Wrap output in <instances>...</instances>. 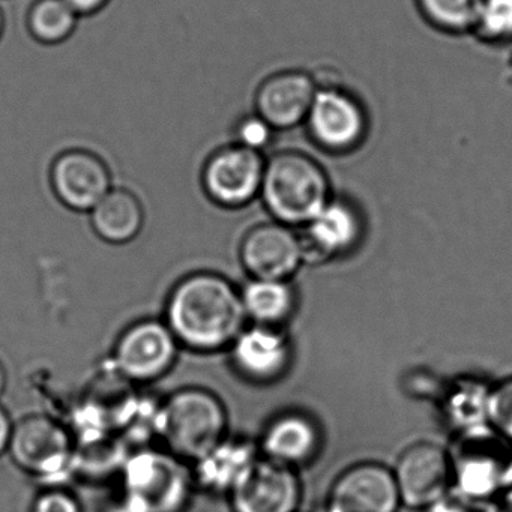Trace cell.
<instances>
[{"mask_svg":"<svg viewBox=\"0 0 512 512\" xmlns=\"http://www.w3.org/2000/svg\"><path fill=\"white\" fill-rule=\"evenodd\" d=\"M400 503L392 470L361 463L338 476L322 512H397Z\"/></svg>","mask_w":512,"mask_h":512,"instance_id":"8fae6325","label":"cell"},{"mask_svg":"<svg viewBox=\"0 0 512 512\" xmlns=\"http://www.w3.org/2000/svg\"><path fill=\"white\" fill-rule=\"evenodd\" d=\"M266 158L238 143L224 146L203 167V188L212 202L241 208L260 196Z\"/></svg>","mask_w":512,"mask_h":512,"instance_id":"52a82bcc","label":"cell"},{"mask_svg":"<svg viewBox=\"0 0 512 512\" xmlns=\"http://www.w3.org/2000/svg\"><path fill=\"white\" fill-rule=\"evenodd\" d=\"M319 448V427L304 413L289 412L278 416L269 422L262 437L265 458L292 469L313 460Z\"/></svg>","mask_w":512,"mask_h":512,"instance_id":"ac0fdd59","label":"cell"},{"mask_svg":"<svg viewBox=\"0 0 512 512\" xmlns=\"http://www.w3.org/2000/svg\"><path fill=\"white\" fill-rule=\"evenodd\" d=\"M425 22L445 34L473 32L482 0H415Z\"/></svg>","mask_w":512,"mask_h":512,"instance_id":"603a6c76","label":"cell"},{"mask_svg":"<svg viewBox=\"0 0 512 512\" xmlns=\"http://www.w3.org/2000/svg\"><path fill=\"white\" fill-rule=\"evenodd\" d=\"M13 422H11L10 415L7 410L0 406V455L8 452L10 446L11 434H13Z\"/></svg>","mask_w":512,"mask_h":512,"instance_id":"1f68e13d","label":"cell"},{"mask_svg":"<svg viewBox=\"0 0 512 512\" xmlns=\"http://www.w3.org/2000/svg\"><path fill=\"white\" fill-rule=\"evenodd\" d=\"M79 16H89V14L97 13L103 10L109 0H65Z\"/></svg>","mask_w":512,"mask_h":512,"instance_id":"f546056e","label":"cell"},{"mask_svg":"<svg viewBox=\"0 0 512 512\" xmlns=\"http://www.w3.org/2000/svg\"><path fill=\"white\" fill-rule=\"evenodd\" d=\"M401 503L425 509L451 488L449 455L433 443L410 446L392 470Z\"/></svg>","mask_w":512,"mask_h":512,"instance_id":"7c38bea8","label":"cell"},{"mask_svg":"<svg viewBox=\"0 0 512 512\" xmlns=\"http://www.w3.org/2000/svg\"><path fill=\"white\" fill-rule=\"evenodd\" d=\"M32 512H82V506L73 494L61 488H53L35 499Z\"/></svg>","mask_w":512,"mask_h":512,"instance_id":"83f0119b","label":"cell"},{"mask_svg":"<svg viewBox=\"0 0 512 512\" xmlns=\"http://www.w3.org/2000/svg\"><path fill=\"white\" fill-rule=\"evenodd\" d=\"M488 424L503 439L512 443V379L491 388Z\"/></svg>","mask_w":512,"mask_h":512,"instance_id":"4316f807","label":"cell"},{"mask_svg":"<svg viewBox=\"0 0 512 512\" xmlns=\"http://www.w3.org/2000/svg\"><path fill=\"white\" fill-rule=\"evenodd\" d=\"M241 260L253 278L289 280L304 262L301 236L278 221L260 224L242 241Z\"/></svg>","mask_w":512,"mask_h":512,"instance_id":"5bb4252c","label":"cell"},{"mask_svg":"<svg viewBox=\"0 0 512 512\" xmlns=\"http://www.w3.org/2000/svg\"><path fill=\"white\" fill-rule=\"evenodd\" d=\"M7 382V370H5L4 364L0 362V397H2V394H4L5 392V389H7Z\"/></svg>","mask_w":512,"mask_h":512,"instance_id":"d6a6232c","label":"cell"},{"mask_svg":"<svg viewBox=\"0 0 512 512\" xmlns=\"http://www.w3.org/2000/svg\"><path fill=\"white\" fill-rule=\"evenodd\" d=\"M95 233L110 244L133 241L145 223V212L136 194L112 188L91 211Z\"/></svg>","mask_w":512,"mask_h":512,"instance_id":"ffe728a7","label":"cell"},{"mask_svg":"<svg viewBox=\"0 0 512 512\" xmlns=\"http://www.w3.org/2000/svg\"><path fill=\"white\" fill-rule=\"evenodd\" d=\"M155 427L169 452L196 463L226 439L227 413L212 392L182 389L158 410Z\"/></svg>","mask_w":512,"mask_h":512,"instance_id":"3957f363","label":"cell"},{"mask_svg":"<svg viewBox=\"0 0 512 512\" xmlns=\"http://www.w3.org/2000/svg\"><path fill=\"white\" fill-rule=\"evenodd\" d=\"M491 388L478 379H461L445 394L443 413L449 424L460 431L476 430L488 424Z\"/></svg>","mask_w":512,"mask_h":512,"instance_id":"7402d4cb","label":"cell"},{"mask_svg":"<svg viewBox=\"0 0 512 512\" xmlns=\"http://www.w3.org/2000/svg\"><path fill=\"white\" fill-rule=\"evenodd\" d=\"M449 455L452 487L473 503L512 487V443L490 425L460 433Z\"/></svg>","mask_w":512,"mask_h":512,"instance_id":"277c9868","label":"cell"},{"mask_svg":"<svg viewBox=\"0 0 512 512\" xmlns=\"http://www.w3.org/2000/svg\"><path fill=\"white\" fill-rule=\"evenodd\" d=\"M473 32L487 43H511L512 0H482Z\"/></svg>","mask_w":512,"mask_h":512,"instance_id":"d4e9b609","label":"cell"},{"mask_svg":"<svg viewBox=\"0 0 512 512\" xmlns=\"http://www.w3.org/2000/svg\"><path fill=\"white\" fill-rule=\"evenodd\" d=\"M485 512H512V487L488 500Z\"/></svg>","mask_w":512,"mask_h":512,"instance_id":"4dcf8cb0","label":"cell"},{"mask_svg":"<svg viewBox=\"0 0 512 512\" xmlns=\"http://www.w3.org/2000/svg\"><path fill=\"white\" fill-rule=\"evenodd\" d=\"M260 197L278 223L307 226L332 199L328 173L319 161L299 151L266 158Z\"/></svg>","mask_w":512,"mask_h":512,"instance_id":"7a4b0ae2","label":"cell"},{"mask_svg":"<svg viewBox=\"0 0 512 512\" xmlns=\"http://www.w3.org/2000/svg\"><path fill=\"white\" fill-rule=\"evenodd\" d=\"M178 344L172 329L160 320H143L128 328L115 347L116 368L134 382H149L175 364Z\"/></svg>","mask_w":512,"mask_h":512,"instance_id":"9c48e42d","label":"cell"},{"mask_svg":"<svg viewBox=\"0 0 512 512\" xmlns=\"http://www.w3.org/2000/svg\"><path fill=\"white\" fill-rule=\"evenodd\" d=\"M79 17L65 0H37L29 13V29L40 43L58 44L73 34Z\"/></svg>","mask_w":512,"mask_h":512,"instance_id":"cb8c5ba5","label":"cell"},{"mask_svg":"<svg viewBox=\"0 0 512 512\" xmlns=\"http://www.w3.org/2000/svg\"><path fill=\"white\" fill-rule=\"evenodd\" d=\"M475 503L467 499L466 496L455 490L454 487L449 488L443 493L439 499L434 500L428 508L427 512H473Z\"/></svg>","mask_w":512,"mask_h":512,"instance_id":"f1b7e54d","label":"cell"},{"mask_svg":"<svg viewBox=\"0 0 512 512\" xmlns=\"http://www.w3.org/2000/svg\"><path fill=\"white\" fill-rule=\"evenodd\" d=\"M319 83L301 70L280 71L269 76L257 89L256 113L275 131H287L305 124Z\"/></svg>","mask_w":512,"mask_h":512,"instance_id":"9a60e30c","label":"cell"},{"mask_svg":"<svg viewBox=\"0 0 512 512\" xmlns=\"http://www.w3.org/2000/svg\"><path fill=\"white\" fill-rule=\"evenodd\" d=\"M229 494L233 512H298L302 488L292 467L263 457Z\"/></svg>","mask_w":512,"mask_h":512,"instance_id":"30bf717a","label":"cell"},{"mask_svg":"<svg viewBox=\"0 0 512 512\" xmlns=\"http://www.w3.org/2000/svg\"><path fill=\"white\" fill-rule=\"evenodd\" d=\"M302 236L304 262L320 263L355 247L362 232L361 217L352 203L332 197L307 224Z\"/></svg>","mask_w":512,"mask_h":512,"instance_id":"2e32d148","label":"cell"},{"mask_svg":"<svg viewBox=\"0 0 512 512\" xmlns=\"http://www.w3.org/2000/svg\"><path fill=\"white\" fill-rule=\"evenodd\" d=\"M311 140L322 151L343 155L367 139V109L356 95L340 86H319L305 119Z\"/></svg>","mask_w":512,"mask_h":512,"instance_id":"8992f818","label":"cell"},{"mask_svg":"<svg viewBox=\"0 0 512 512\" xmlns=\"http://www.w3.org/2000/svg\"><path fill=\"white\" fill-rule=\"evenodd\" d=\"M241 296L248 319L256 325L278 328L295 310V292L287 280L253 278Z\"/></svg>","mask_w":512,"mask_h":512,"instance_id":"44dd1931","label":"cell"},{"mask_svg":"<svg viewBox=\"0 0 512 512\" xmlns=\"http://www.w3.org/2000/svg\"><path fill=\"white\" fill-rule=\"evenodd\" d=\"M230 347L236 370L254 382H272L283 376L292 355L286 335L272 326L245 328Z\"/></svg>","mask_w":512,"mask_h":512,"instance_id":"e0dca14e","label":"cell"},{"mask_svg":"<svg viewBox=\"0 0 512 512\" xmlns=\"http://www.w3.org/2000/svg\"><path fill=\"white\" fill-rule=\"evenodd\" d=\"M50 181L56 197L73 211L91 212L112 190L109 166L85 149H71L59 155Z\"/></svg>","mask_w":512,"mask_h":512,"instance_id":"4fadbf2b","label":"cell"},{"mask_svg":"<svg viewBox=\"0 0 512 512\" xmlns=\"http://www.w3.org/2000/svg\"><path fill=\"white\" fill-rule=\"evenodd\" d=\"M166 319L179 343L199 352H215L232 346L248 317L241 292L227 278L197 272L173 289Z\"/></svg>","mask_w":512,"mask_h":512,"instance_id":"6da1fadb","label":"cell"},{"mask_svg":"<svg viewBox=\"0 0 512 512\" xmlns=\"http://www.w3.org/2000/svg\"><path fill=\"white\" fill-rule=\"evenodd\" d=\"M2 32H4V16L0 13V37H2Z\"/></svg>","mask_w":512,"mask_h":512,"instance_id":"836d02e7","label":"cell"},{"mask_svg":"<svg viewBox=\"0 0 512 512\" xmlns=\"http://www.w3.org/2000/svg\"><path fill=\"white\" fill-rule=\"evenodd\" d=\"M257 451L247 440L224 439L196 461L194 479L212 493H230L257 461Z\"/></svg>","mask_w":512,"mask_h":512,"instance_id":"d6986e66","label":"cell"},{"mask_svg":"<svg viewBox=\"0 0 512 512\" xmlns=\"http://www.w3.org/2000/svg\"><path fill=\"white\" fill-rule=\"evenodd\" d=\"M193 479L184 460L172 452L145 449L125 463L122 503L131 512H181Z\"/></svg>","mask_w":512,"mask_h":512,"instance_id":"5b68a950","label":"cell"},{"mask_svg":"<svg viewBox=\"0 0 512 512\" xmlns=\"http://www.w3.org/2000/svg\"><path fill=\"white\" fill-rule=\"evenodd\" d=\"M277 133L278 131H275L259 113L254 112L236 122L233 136L238 145L263 154V151L272 145Z\"/></svg>","mask_w":512,"mask_h":512,"instance_id":"484cf974","label":"cell"},{"mask_svg":"<svg viewBox=\"0 0 512 512\" xmlns=\"http://www.w3.org/2000/svg\"><path fill=\"white\" fill-rule=\"evenodd\" d=\"M8 452L20 469L50 479L70 466L73 442L59 422L47 416H29L14 425Z\"/></svg>","mask_w":512,"mask_h":512,"instance_id":"ba28073f","label":"cell"}]
</instances>
